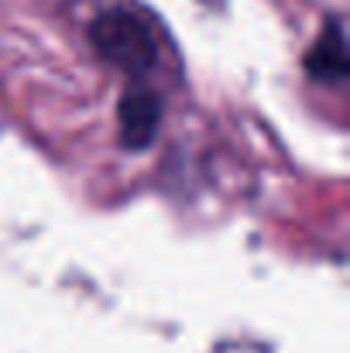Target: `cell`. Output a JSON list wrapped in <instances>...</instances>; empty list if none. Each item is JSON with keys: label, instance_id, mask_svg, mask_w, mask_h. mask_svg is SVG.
I'll return each mask as SVG.
<instances>
[{"label": "cell", "instance_id": "7a4b0ae2", "mask_svg": "<svg viewBox=\"0 0 350 353\" xmlns=\"http://www.w3.org/2000/svg\"><path fill=\"white\" fill-rule=\"evenodd\" d=\"M162 107L148 90H130L120 100V141L127 148H148V141L158 130Z\"/></svg>", "mask_w": 350, "mask_h": 353}, {"label": "cell", "instance_id": "3957f363", "mask_svg": "<svg viewBox=\"0 0 350 353\" xmlns=\"http://www.w3.org/2000/svg\"><path fill=\"white\" fill-rule=\"evenodd\" d=\"M309 69L313 72H323V79L327 76H333V79H344V34H340V28L333 24L323 38H320V45L313 48V55H309Z\"/></svg>", "mask_w": 350, "mask_h": 353}, {"label": "cell", "instance_id": "6da1fadb", "mask_svg": "<svg viewBox=\"0 0 350 353\" xmlns=\"http://www.w3.org/2000/svg\"><path fill=\"white\" fill-rule=\"evenodd\" d=\"M90 38H93L97 52H100L110 65L124 69V72L134 76V79L148 76V72L158 65V38H155L151 24H148L141 14H134V10L117 7V10L100 14V17L93 21Z\"/></svg>", "mask_w": 350, "mask_h": 353}]
</instances>
